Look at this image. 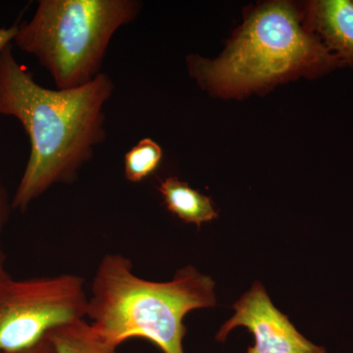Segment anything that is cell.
Wrapping results in <instances>:
<instances>
[{"instance_id":"obj_5","label":"cell","mask_w":353,"mask_h":353,"mask_svg":"<svg viewBox=\"0 0 353 353\" xmlns=\"http://www.w3.org/2000/svg\"><path fill=\"white\" fill-rule=\"evenodd\" d=\"M85 281L73 274L0 282V352L34 347L52 330L85 320Z\"/></svg>"},{"instance_id":"obj_12","label":"cell","mask_w":353,"mask_h":353,"mask_svg":"<svg viewBox=\"0 0 353 353\" xmlns=\"http://www.w3.org/2000/svg\"><path fill=\"white\" fill-rule=\"evenodd\" d=\"M0 353H57L54 345L50 336H46L34 347L18 350V352H0Z\"/></svg>"},{"instance_id":"obj_4","label":"cell","mask_w":353,"mask_h":353,"mask_svg":"<svg viewBox=\"0 0 353 353\" xmlns=\"http://www.w3.org/2000/svg\"><path fill=\"white\" fill-rule=\"evenodd\" d=\"M339 59L299 24L296 11L276 2L250 18L231 46L214 61L190 60L199 83L215 92L261 87L299 69L326 70Z\"/></svg>"},{"instance_id":"obj_11","label":"cell","mask_w":353,"mask_h":353,"mask_svg":"<svg viewBox=\"0 0 353 353\" xmlns=\"http://www.w3.org/2000/svg\"><path fill=\"white\" fill-rule=\"evenodd\" d=\"M11 210H13L12 199L9 197L8 192L0 174V282L10 278L6 268V256L2 248V233L8 222Z\"/></svg>"},{"instance_id":"obj_10","label":"cell","mask_w":353,"mask_h":353,"mask_svg":"<svg viewBox=\"0 0 353 353\" xmlns=\"http://www.w3.org/2000/svg\"><path fill=\"white\" fill-rule=\"evenodd\" d=\"M163 152L153 139H141L124 157V175L131 183H141L157 170Z\"/></svg>"},{"instance_id":"obj_7","label":"cell","mask_w":353,"mask_h":353,"mask_svg":"<svg viewBox=\"0 0 353 353\" xmlns=\"http://www.w3.org/2000/svg\"><path fill=\"white\" fill-rule=\"evenodd\" d=\"M313 25L339 60L353 66V1L322 0L311 9Z\"/></svg>"},{"instance_id":"obj_13","label":"cell","mask_w":353,"mask_h":353,"mask_svg":"<svg viewBox=\"0 0 353 353\" xmlns=\"http://www.w3.org/2000/svg\"><path fill=\"white\" fill-rule=\"evenodd\" d=\"M19 24L16 23L8 28H0V55L3 52L7 46L13 43L14 39L17 34Z\"/></svg>"},{"instance_id":"obj_1","label":"cell","mask_w":353,"mask_h":353,"mask_svg":"<svg viewBox=\"0 0 353 353\" xmlns=\"http://www.w3.org/2000/svg\"><path fill=\"white\" fill-rule=\"evenodd\" d=\"M110 76L70 90H50L20 64L12 44L0 55V116L15 118L30 141V157L12 199L25 212L58 183L70 185L106 139L104 108L112 97Z\"/></svg>"},{"instance_id":"obj_3","label":"cell","mask_w":353,"mask_h":353,"mask_svg":"<svg viewBox=\"0 0 353 353\" xmlns=\"http://www.w3.org/2000/svg\"><path fill=\"white\" fill-rule=\"evenodd\" d=\"M141 6L138 0H39L13 43L37 58L57 90L82 87L102 73L114 34Z\"/></svg>"},{"instance_id":"obj_8","label":"cell","mask_w":353,"mask_h":353,"mask_svg":"<svg viewBox=\"0 0 353 353\" xmlns=\"http://www.w3.org/2000/svg\"><path fill=\"white\" fill-rule=\"evenodd\" d=\"M158 190L167 209L185 222L201 227L202 223L218 217L210 197L192 189L189 183L176 176L167 178L160 183Z\"/></svg>"},{"instance_id":"obj_9","label":"cell","mask_w":353,"mask_h":353,"mask_svg":"<svg viewBox=\"0 0 353 353\" xmlns=\"http://www.w3.org/2000/svg\"><path fill=\"white\" fill-rule=\"evenodd\" d=\"M57 353H118L95 333L85 320L65 325L48 334Z\"/></svg>"},{"instance_id":"obj_6","label":"cell","mask_w":353,"mask_h":353,"mask_svg":"<svg viewBox=\"0 0 353 353\" xmlns=\"http://www.w3.org/2000/svg\"><path fill=\"white\" fill-rule=\"evenodd\" d=\"M236 312L218 332L216 339L226 340L236 327H245L254 336L255 343L248 353H326L311 343L290 323L288 316L272 303L263 285L255 282L252 289L234 303Z\"/></svg>"},{"instance_id":"obj_2","label":"cell","mask_w":353,"mask_h":353,"mask_svg":"<svg viewBox=\"0 0 353 353\" xmlns=\"http://www.w3.org/2000/svg\"><path fill=\"white\" fill-rule=\"evenodd\" d=\"M214 281L187 266L169 282H152L134 273L131 260L119 253L102 257L92 279L87 318L99 338L119 347L145 339L163 353H185L190 311L216 304Z\"/></svg>"}]
</instances>
